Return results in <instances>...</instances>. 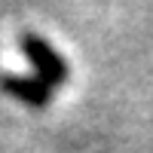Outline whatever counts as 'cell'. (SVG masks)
<instances>
[{
  "label": "cell",
  "mask_w": 153,
  "mask_h": 153,
  "mask_svg": "<svg viewBox=\"0 0 153 153\" xmlns=\"http://www.w3.org/2000/svg\"><path fill=\"white\" fill-rule=\"evenodd\" d=\"M3 86H6V89H16V92H25L28 101H43V98H40V95H43V86L34 83V80H28V83H22V80H3Z\"/></svg>",
  "instance_id": "obj_2"
},
{
  "label": "cell",
  "mask_w": 153,
  "mask_h": 153,
  "mask_svg": "<svg viewBox=\"0 0 153 153\" xmlns=\"http://www.w3.org/2000/svg\"><path fill=\"white\" fill-rule=\"evenodd\" d=\"M25 49H28V55L40 65V71L46 74V76H52V80H61V71H65V65H61V58L49 49L43 40H37V37H25Z\"/></svg>",
  "instance_id": "obj_1"
}]
</instances>
